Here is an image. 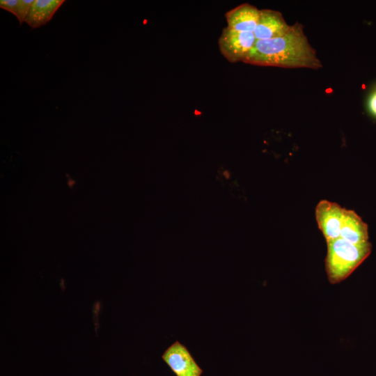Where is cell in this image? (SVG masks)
<instances>
[{
    "mask_svg": "<svg viewBox=\"0 0 376 376\" xmlns=\"http://www.w3.org/2000/svg\"><path fill=\"white\" fill-rule=\"evenodd\" d=\"M340 237L357 244L368 242V226L354 211L345 209Z\"/></svg>",
    "mask_w": 376,
    "mask_h": 376,
    "instance_id": "ba28073f",
    "label": "cell"
},
{
    "mask_svg": "<svg viewBox=\"0 0 376 376\" xmlns=\"http://www.w3.org/2000/svg\"><path fill=\"white\" fill-rule=\"evenodd\" d=\"M256 41L253 32L238 31L225 27L219 37L221 55L230 63L244 62Z\"/></svg>",
    "mask_w": 376,
    "mask_h": 376,
    "instance_id": "3957f363",
    "label": "cell"
},
{
    "mask_svg": "<svg viewBox=\"0 0 376 376\" xmlns=\"http://www.w3.org/2000/svg\"><path fill=\"white\" fill-rule=\"evenodd\" d=\"M34 0H1L0 8L14 15L20 24L25 22Z\"/></svg>",
    "mask_w": 376,
    "mask_h": 376,
    "instance_id": "30bf717a",
    "label": "cell"
},
{
    "mask_svg": "<svg viewBox=\"0 0 376 376\" xmlns=\"http://www.w3.org/2000/svg\"><path fill=\"white\" fill-rule=\"evenodd\" d=\"M244 63L285 68L322 67L315 49L309 44L301 24L296 22L284 35L269 40H258Z\"/></svg>",
    "mask_w": 376,
    "mask_h": 376,
    "instance_id": "6da1fadb",
    "label": "cell"
},
{
    "mask_svg": "<svg viewBox=\"0 0 376 376\" xmlns=\"http://www.w3.org/2000/svg\"><path fill=\"white\" fill-rule=\"evenodd\" d=\"M64 2L65 0H34L24 22L32 29L45 25Z\"/></svg>",
    "mask_w": 376,
    "mask_h": 376,
    "instance_id": "9c48e42d",
    "label": "cell"
},
{
    "mask_svg": "<svg viewBox=\"0 0 376 376\" xmlns=\"http://www.w3.org/2000/svg\"><path fill=\"white\" fill-rule=\"evenodd\" d=\"M260 16V10L248 3L240 4L225 14L227 27L245 32H254Z\"/></svg>",
    "mask_w": 376,
    "mask_h": 376,
    "instance_id": "52a82bcc",
    "label": "cell"
},
{
    "mask_svg": "<svg viewBox=\"0 0 376 376\" xmlns=\"http://www.w3.org/2000/svg\"><path fill=\"white\" fill-rule=\"evenodd\" d=\"M281 13L271 9H260L259 19L253 32L256 40H269L285 34L291 28Z\"/></svg>",
    "mask_w": 376,
    "mask_h": 376,
    "instance_id": "8992f818",
    "label": "cell"
},
{
    "mask_svg": "<svg viewBox=\"0 0 376 376\" xmlns=\"http://www.w3.org/2000/svg\"><path fill=\"white\" fill-rule=\"evenodd\" d=\"M367 109L376 118V86L372 90L367 100Z\"/></svg>",
    "mask_w": 376,
    "mask_h": 376,
    "instance_id": "8fae6325",
    "label": "cell"
},
{
    "mask_svg": "<svg viewBox=\"0 0 376 376\" xmlns=\"http://www.w3.org/2000/svg\"><path fill=\"white\" fill-rule=\"evenodd\" d=\"M326 271L331 283H340L369 256L372 244H353L341 237L327 242Z\"/></svg>",
    "mask_w": 376,
    "mask_h": 376,
    "instance_id": "7a4b0ae2",
    "label": "cell"
},
{
    "mask_svg": "<svg viewBox=\"0 0 376 376\" xmlns=\"http://www.w3.org/2000/svg\"><path fill=\"white\" fill-rule=\"evenodd\" d=\"M345 209L327 200L320 201L315 208V218L327 242L340 237Z\"/></svg>",
    "mask_w": 376,
    "mask_h": 376,
    "instance_id": "5b68a950",
    "label": "cell"
},
{
    "mask_svg": "<svg viewBox=\"0 0 376 376\" xmlns=\"http://www.w3.org/2000/svg\"><path fill=\"white\" fill-rule=\"evenodd\" d=\"M68 178V185L70 188H72L73 185L75 184V181L72 179V178L68 174H65Z\"/></svg>",
    "mask_w": 376,
    "mask_h": 376,
    "instance_id": "7c38bea8",
    "label": "cell"
},
{
    "mask_svg": "<svg viewBox=\"0 0 376 376\" xmlns=\"http://www.w3.org/2000/svg\"><path fill=\"white\" fill-rule=\"evenodd\" d=\"M162 359L175 376H201L203 372L187 347L178 340L165 350Z\"/></svg>",
    "mask_w": 376,
    "mask_h": 376,
    "instance_id": "277c9868",
    "label": "cell"
}]
</instances>
